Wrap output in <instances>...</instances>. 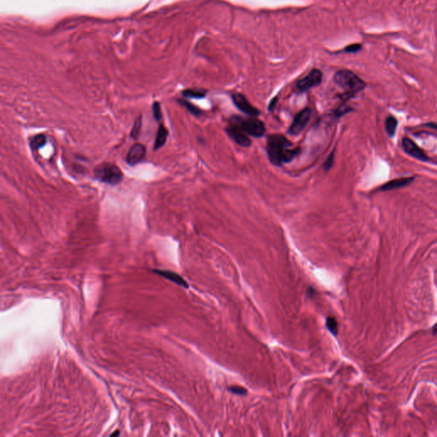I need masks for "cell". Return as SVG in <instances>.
<instances>
[{"label":"cell","instance_id":"cell-1","mask_svg":"<svg viewBox=\"0 0 437 437\" xmlns=\"http://www.w3.org/2000/svg\"><path fill=\"white\" fill-rule=\"evenodd\" d=\"M266 152L269 161L273 165L282 166L291 162L301 152L300 148H294L291 142L282 134H272L267 137Z\"/></svg>","mask_w":437,"mask_h":437},{"label":"cell","instance_id":"cell-2","mask_svg":"<svg viewBox=\"0 0 437 437\" xmlns=\"http://www.w3.org/2000/svg\"><path fill=\"white\" fill-rule=\"evenodd\" d=\"M334 81L339 87L350 95L357 93L366 87V83L364 81L350 70L337 72L334 76Z\"/></svg>","mask_w":437,"mask_h":437},{"label":"cell","instance_id":"cell-3","mask_svg":"<svg viewBox=\"0 0 437 437\" xmlns=\"http://www.w3.org/2000/svg\"><path fill=\"white\" fill-rule=\"evenodd\" d=\"M230 124L237 126L248 135L255 138L262 137L265 132L264 123L255 117L234 116L230 119Z\"/></svg>","mask_w":437,"mask_h":437},{"label":"cell","instance_id":"cell-4","mask_svg":"<svg viewBox=\"0 0 437 437\" xmlns=\"http://www.w3.org/2000/svg\"><path fill=\"white\" fill-rule=\"evenodd\" d=\"M94 176L97 180L111 185H118L123 179V173L118 166L112 163H104L96 167Z\"/></svg>","mask_w":437,"mask_h":437},{"label":"cell","instance_id":"cell-5","mask_svg":"<svg viewBox=\"0 0 437 437\" xmlns=\"http://www.w3.org/2000/svg\"><path fill=\"white\" fill-rule=\"evenodd\" d=\"M312 111L309 108H305L295 116L292 124L290 126L289 133L291 135H297L303 131L307 126L310 118H311Z\"/></svg>","mask_w":437,"mask_h":437},{"label":"cell","instance_id":"cell-6","mask_svg":"<svg viewBox=\"0 0 437 437\" xmlns=\"http://www.w3.org/2000/svg\"><path fill=\"white\" fill-rule=\"evenodd\" d=\"M323 79L322 72L319 69H314L306 77L298 81L296 87L300 91H307L312 88L320 85Z\"/></svg>","mask_w":437,"mask_h":437},{"label":"cell","instance_id":"cell-7","mask_svg":"<svg viewBox=\"0 0 437 437\" xmlns=\"http://www.w3.org/2000/svg\"><path fill=\"white\" fill-rule=\"evenodd\" d=\"M232 99H233V104H235V106H236L241 112L246 114V115L250 116V117H256L259 116V110H257L256 108L254 107L252 104H250V102L248 101L246 97H245L244 95H243V94H233V95H232Z\"/></svg>","mask_w":437,"mask_h":437},{"label":"cell","instance_id":"cell-8","mask_svg":"<svg viewBox=\"0 0 437 437\" xmlns=\"http://www.w3.org/2000/svg\"><path fill=\"white\" fill-rule=\"evenodd\" d=\"M146 155V147L142 144L133 145L126 156V163L128 165L136 166L143 162Z\"/></svg>","mask_w":437,"mask_h":437},{"label":"cell","instance_id":"cell-9","mask_svg":"<svg viewBox=\"0 0 437 437\" xmlns=\"http://www.w3.org/2000/svg\"><path fill=\"white\" fill-rule=\"evenodd\" d=\"M402 146L403 149L406 152L408 153L409 156H412L413 158L420 160L422 162H428L429 157L426 156V154L424 153V150L418 147L412 140L408 139V138H404L402 140Z\"/></svg>","mask_w":437,"mask_h":437},{"label":"cell","instance_id":"cell-10","mask_svg":"<svg viewBox=\"0 0 437 437\" xmlns=\"http://www.w3.org/2000/svg\"><path fill=\"white\" fill-rule=\"evenodd\" d=\"M227 133L228 136L238 146L242 147H250L251 146V140L248 137V134L243 132L237 126L230 124V126H227Z\"/></svg>","mask_w":437,"mask_h":437},{"label":"cell","instance_id":"cell-11","mask_svg":"<svg viewBox=\"0 0 437 437\" xmlns=\"http://www.w3.org/2000/svg\"><path fill=\"white\" fill-rule=\"evenodd\" d=\"M153 272L156 274L162 276L165 279H169V281L175 283L176 285H180L184 288H189V285L185 279L182 278L181 276L178 275L176 272H171V271H167V270H153Z\"/></svg>","mask_w":437,"mask_h":437},{"label":"cell","instance_id":"cell-12","mask_svg":"<svg viewBox=\"0 0 437 437\" xmlns=\"http://www.w3.org/2000/svg\"><path fill=\"white\" fill-rule=\"evenodd\" d=\"M412 181H413V178H411V177L396 178V179H393V180L385 183L382 187L380 188V190L381 191H392V190H395V189H400V188L408 186Z\"/></svg>","mask_w":437,"mask_h":437},{"label":"cell","instance_id":"cell-13","mask_svg":"<svg viewBox=\"0 0 437 437\" xmlns=\"http://www.w3.org/2000/svg\"><path fill=\"white\" fill-rule=\"evenodd\" d=\"M168 137H169V130L167 129L163 125H160L158 130H157V133H156L154 149L158 150L165 146Z\"/></svg>","mask_w":437,"mask_h":437},{"label":"cell","instance_id":"cell-14","mask_svg":"<svg viewBox=\"0 0 437 437\" xmlns=\"http://www.w3.org/2000/svg\"><path fill=\"white\" fill-rule=\"evenodd\" d=\"M46 142H47V140H46V136L45 134H38V135L32 137L30 140V147L32 149H41L43 146H46Z\"/></svg>","mask_w":437,"mask_h":437},{"label":"cell","instance_id":"cell-15","mask_svg":"<svg viewBox=\"0 0 437 437\" xmlns=\"http://www.w3.org/2000/svg\"><path fill=\"white\" fill-rule=\"evenodd\" d=\"M397 125H398V121L395 117H391V116L387 117L385 120V129L389 136L393 137L395 135L396 129H397Z\"/></svg>","mask_w":437,"mask_h":437},{"label":"cell","instance_id":"cell-16","mask_svg":"<svg viewBox=\"0 0 437 437\" xmlns=\"http://www.w3.org/2000/svg\"><path fill=\"white\" fill-rule=\"evenodd\" d=\"M141 129H142V117L140 116V117L137 118L135 122L133 124V128H132V131H131V133H130L131 138L133 139V140H138L140 138Z\"/></svg>","mask_w":437,"mask_h":437},{"label":"cell","instance_id":"cell-17","mask_svg":"<svg viewBox=\"0 0 437 437\" xmlns=\"http://www.w3.org/2000/svg\"><path fill=\"white\" fill-rule=\"evenodd\" d=\"M325 325H326V327H327L330 333L336 337L337 335V331H338V323H337L336 318L332 317V316L328 317L326 319Z\"/></svg>","mask_w":437,"mask_h":437},{"label":"cell","instance_id":"cell-18","mask_svg":"<svg viewBox=\"0 0 437 437\" xmlns=\"http://www.w3.org/2000/svg\"><path fill=\"white\" fill-rule=\"evenodd\" d=\"M182 94L184 97H187V98H204L206 96V91L188 89V90L183 91Z\"/></svg>","mask_w":437,"mask_h":437},{"label":"cell","instance_id":"cell-19","mask_svg":"<svg viewBox=\"0 0 437 437\" xmlns=\"http://www.w3.org/2000/svg\"><path fill=\"white\" fill-rule=\"evenodd\" d=\"M180 104H182L184 107L186 109V110L190 112V113L192 114L193 116L195 117H200L203 112H202V110L199 109V108L196 107L195 105L191 104V103H189L188 101L186 100H179L178 101Z\"/></svg>","mask_w":437,"mask_h":437},{"label":"cell","instance_id":"cell-20","mask_svg":"<svg viewBox=\"0 0 437 437\" xmlns=\"http://www.w3.org/2000/svg\"><path fill=\"white\" fill-rule=\"evenodd\" d=\"M153 117L155 118L156 121H160L162 120V109H161V104L159 102H155L152 105Z\"/></svg>","mask_w":437,"mask_h":437},{"label":"cell","instance_id":"cell-21","mask_svg":"<svg viewBox=\"0 0 437 437\" xmlns=\"http://www.w3.org/2000/svg\"><path fill=\"white\" fill-rule=\"evenodd\" d=\"M228 390L238 395H246L248 394L247 389L243 387H240V386H230V387H228Z\"/></svg>","mask_w":437,"mask_h":437},{"label":"cell","instance_id":"cell-22","mask_svg":"<svg viewBox=\"0 0 437 437\" xmlns=\"http://www.w3.org/2000/svg\"><path fill=\"white\" fill-rule=\"evenodd\" d=\"M334 163V152L331 153L330 154V156L328 157L327 160L325 161L324 164V169L325 171H328V170H330L331 168H332V166H333Z\"/></svg>","mask_w":437,"mask_h":437},{"label":"cell","instance_id":"cell-23","mask_svg":"<svg viewBox=\"0 0 437 437\" xmlns=\"http://www.w3.org/2000/svg\"><path fill=\"white\" fill-rule=\"evenodd\" d=\"M361 49V46L359 45V44H353V45H350V46H347L346 48H345V52H356L358 51H359Z\"/></svg>","mask_w":437,"mask_h":437},{"label":"cell","instance_id":"cell-24","mask_svg":"<svg viewBox=\"0 0 437 437\" xmlns=\"http://www.w3.org/2000/svg\"><path fill=\"white\" fill-rule=\"evenodd\" d=\"M315 294H316V291H314V289L310 287L309 290H308V295H310V296H314Z\"/></svg>","mask_w":437,"mask_h":437},{"label":"cell","instance_id":"cell-25","mask_svg":"<svg viewBox=\"0 0 437 437\" xmlns=\"http://www.w3.org/2000/svg\"><path fill=\"white\" fill-rule=\"evenodd\" d=\"M276 102H277V99L274 98V99L271 102V104H269V110H272V108L274 107Z\"/></svg>","mask_w":437,"mask_h":437},{"label":"cell","instance_id":"cell-26","mask_svg":"<svg viewBox=\"0 0 437 437\" xmlns=\"http://www.w3.org/2000/svg\"><path fill=\"white\" fill-rule=\"evenodd\" d=\"M426 126H428V127H431V128H433V129L437 130V124L429 123Z\"/></svg>","mask_w":437,"mask_h":437},{"label":"cell","instance_id":"cell-27","mask_svg":"<svg viewBox=\"0 0 437 437\" xmlns=\"http://www.w3.org/2000/svg\"><path fill=\"white\" fill-rule=\"evenodd\" d=\"M119 435H120V431H116L115 433H113V434L111 435V437H118Z\"/></svg>","mask_w":437,"mask_h":437}]
</instances>
